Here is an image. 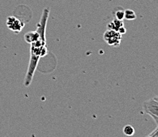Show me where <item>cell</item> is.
<instances>
[{"label":"cell","mask_w":158,"mask_h":137,"mask_svg":"<svg viewBox=\"0 0 158 137\" xmlns=\"http://www.w3.org/2000/svg\"><path fill=\"white\" fill-rule=\"evenodd\" d=\"M137 16H136L135 12L133 10H125V14H124V18H126L127 20L131 21L136 19Z\"/></svg>","instance_id":"obj_6"},{"label":"cell","mask_w":158,"mask_h":137,"mask_svg":"<svg viewBox=\"0 0 158 137\" xmlns=\"http://www.w3.org/2000/svg\"><path fill=\"white\" fill-rule=\"evenodd\" d=\"M47 53L46 41H45V29L41 31L40 37L35 41L31 43L30 48V59L28 70L26 72L24 80L25 87H29L31 84L33 77L35 73L36 68L41 57L45 56Z\"/></svg>","instance_id":"obj_1"},{"label":"cell","mask_w":158,"mask_h":137,"mask_svg":"<svg viewBox=\"0 0 158 137\" xmlns=\"http://www.w3.org/2000/svg\"><path fill=\"white\" fill-rule=\"evenodd\" d=\"M6 25H7L8 28L11 31H14L15 33H19L23 28V23L16 18L14 16H10L6 19Z\"/></svg>","instance_id":"obj_4"},{"label":"cell","mask_w":158,"mask_h":137,"mask_svg":"<svg viewBox=\"0 0 158 137\" xmlns=\"http://www.w3.org/2000/svg\"><path fill=\"white\" fill-rule=\"evenodd\" d=\"M103 39L110 46L118 47L121 43L122 34L115 30H107L103 34Z\"/></svg>","instance_id":"obj_2"},{"label":"cell","mask_w":158,"mask_h":137,"mask_svg":"<svg viewBox=\"0 0 158 137\" xmlns=\"http://www.w3.org/2000/svg\"><path fill=\"white\" fill-rule=\"evenodd\" d=\"M150 137H158V125H156V128L149 135Z\"/></svg>","instance_id":"obj_9"},{"label":"cell","mask_w":158,"mask_h":137,"mask_svg":"<svg viewBox=\"0 0 158 137\" xmlns=\"http://www.w3.org/2000/svg\"><path fill=\"white\" fill-rule=\"evenodd\" d=\"M143 109L151 117H158V98L154 97L145 101L143 104Z\"/></svg>","instance_id":"obj_3"},{"label":"cell","mask_w":158,"mask_h":137,"mask_svg":"<svg viewBox=\"0 0 158 137\" xmlns=\"http://www.w3.org/2000/svg\"><path fill=\"white\" fill-rule=\"evenodd\" d=\"M156 98H158V95H156Z\"/></svg>","instance_id":"obj_11"},{"label":"cell","mask_w":158,"mask_h":137,"mask_svg":"<svg viewBox=\"0 0 158 137\" xmlns=\"http://www.w3.org/2000/svg\"><path fill=\"white\" fill-rule=\"evenodd\" d=\"M152 118L155 120V122L156 123V125H158V117H153Z\"/></svg>","instance_id":"obj_10"},{"label":"cell","mask_w":158,"mask_h":137,"mask_svg":"<svg viewBox=\"0 0 158 137\" xmlns=\"http://www.w3.org/2000/svg\"><path fill=\"white\" fill-rule=\"evenodd\" d=\"M134 132H135V130H134V127H132L131 125H127L123 128V133L126 135L131 136L134 135Z\"/></svg>","instance_id":"obj_7"},{"label":"cell","mask_w":158,"mask_h":137,"mask_svg":"<svg viewBox=\"0 0 158 137\" xmlns=\"http://www.w3.org/2000/svg\"><path fill=\"white\" fill-rule=\"evenodd\" d=\"M123 26H124V23H123V20H118V19L115 18L107 25V28L108 30H115L118 32L119 29L123 27Z\"/></svg>","instance_id":"obj_5"},{"label":"cell","mask_w":158,"mask_h":137,"mask_svg":"<svg viewBox=\"0 0 158 137\" xmlns=\"http://www.w3.org/2000/svg\"><path fill=\"white\" fill-rule=\"evenodd\" d=\"M124 14H125V10H123V8L119 7L118 10H116L114 12V16H115L116 19H118V20H123L124 19Z\"/></svg>","instance_id":"obj_8"}]
</instances>
